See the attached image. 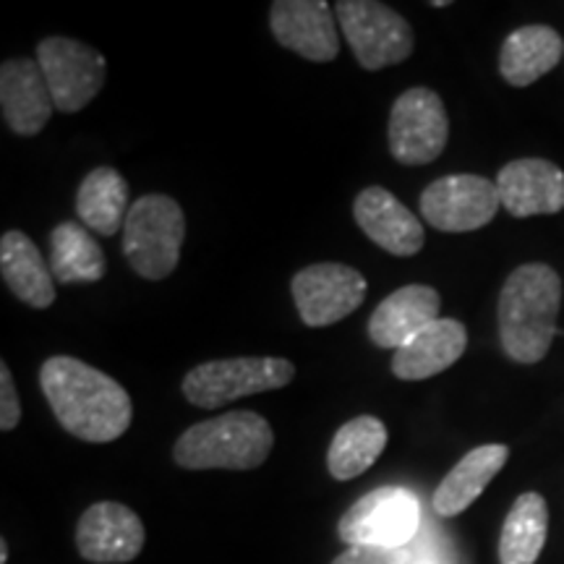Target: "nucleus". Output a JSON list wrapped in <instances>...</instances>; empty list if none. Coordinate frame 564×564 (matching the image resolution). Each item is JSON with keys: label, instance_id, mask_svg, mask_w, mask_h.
<instances>
[{"label": "nucleus", "instance_id": "3", "mask_svg": "<svg viewBox=\"0 0 564 564\" xmlns=\"http://www.w3.org/2000/svg\"><path fill=\"white\" fill-rule=\"evenodd\" d=\"M274 447V432L264 415L230 411L194 423L178 436L173 460L186 470H253Z\"/></svg>", "mask_w": 564, "mask_h": 564}, {"label": "nucleus", "instance_id": "16", "mask_svg": "<svg viewBox=\"0 0 564 564\" xmlns=\"http://www.w3.org/2000/svg\"><path fill=\"white\" fill-rule=\"evenodd\" d=\"M0 108L3 121L17 137H37L53 116V95L40 63L11 58L0 68Z\"/></svg>", "mask_w": 564, "mask_h": 564}, {"label": "nucleus", "instance_id": "4", "mask_svg": "<svg viewBox=\"0 0 564 564\" xmlns=\"http://www.w3.org/2000/svg\"><path fill=\"white\" fill-rule=\"evenodd\" d=\"M186 217L181 204L162 194H147L131 204L123 225V257L144 280H165L181 262Z\"/></svg>", "mask_w": 564, "mask_h": 564}, {"label": "nucleus", "instance_id": "9", "mask_svg": "<svg viewBox=\"0 0 564 564\" xmlns=\"http://www.w3.org/2000/svg\"><path fill=\"white\" fill-rule=\"evenodd\" d=\"M55 110L79 112L100 95L108 63L102 53L70 37H47L37 45V58Z\"/></svg>", "mask_w": 564, "mask_h": 564}, {"label": "nucleus", "instance_id": "8", "mask_svg": "<svg viewBox=\"0 0 564 564\" xmlns=\"http://www.w3.org/2000/svg\"><path fill=\"white\" fill-rule=\"evenodd\" d=\"M390 152L400 165H429L444 152L449 118L442 97L429 87L403 91L390 112Z\"/></svg>", "mask_w": 564, "mask_h": 564}, {"label": "nucleus", "instance_id": "29", "mask_svg": "<svg viewBox=\"0 0 564 564\" xmlns=\"http://www.w3.org/2000/svg\"><path fill=\"white\" fill-rule=\"evenodd\" d=\"M413 564H434V562H413Z\"/></svg>", "mask_w": 564, "mask_h": 564}, {"label": "nucleus", "instance_id": "14", "mask_svg": "<svg viewBox=\"0 0 564 564\" xmlns=\"http://www.w3.org/2000/svg\"><path fill=\"white\" fill-rule=\"evenodd\" d=\"M352 217L366 238L392 257H415L426 241L421 220L382 186H369L356 196Z\"/></svg>", "mask_w": 564, "mask_h": 564}, {"label": "nucleus", "instance_id": "13", "mask_svg": "<svg viewBox=\"0 0 564 564\" xmlns=\"http://www.w3.org/2000/svg\"><path fill=\"white\" fill-rule=\"evenodd\" d=\"M274 40L301 58L329 63L340 53L335 11L324 0H278L270 9Z\"/></svg>", "mask_w": 564, "mask_h": 564}, {"label": "nucleus", "instance_id": "20", "mask_svg": "<svg viewBox=\"0 0 564 564\" xmlns=\"http://www.w3.org/2000/svg\"><path fill=\"white\" fill-rule=\"evenodd\" d=\"M510 449L505 444H484L470 449L460 463L444 476V481L434 491V512L442 518H457L476 502L486 491L499 470L505 468Z\"/></svg>", "mask_w": 564, "mask_h": 564}, {"label": "nucleus", "instance_id": "2", "mask_svg": "<svg viewBox=\"0 0 564 564\" xmlns=\"http://www.w3.org/2000/svg\"><path fill=\"white\" fill-rule=\"evenodd\" d=\"M562 280L549 264L518 267L499 293V340L514 364H539L552 348Z\"/></svg>", "mask_w": 564, "mask_h": 564}, {"label": "nucleus", "instance_id": "5", "mask_svg": "<svg viewBox=\"0 0 564 564\" xmlns=\"http://www.w3.org/2000/svg\"><path fill=\"white\" fill-rule=\"evenodd\" d=\"M295 366L288 358L241 356L194 366L183 377V398L196 408H223L232 400L282 390L293 382Z\"/></svg>", "mask_w": 564, "mask_h": 564}, {"label": "nucleus", "instance_id": "21", "mask_svg": "<svg viewBox=\"0 0 564 564\" xmlns=\"http://www.w3.org/2000/svg\"><path fill=\"white\" fill-rule=\"evenodd\" d=\"M564 55L560 32L533 24L510 32L499 53V74L512 87H528L546 76Z\"/></svg>", "mask_w": 564, "mask_h": 564}, {"label": "nucleus", "instance_id": "11", "mask_svg": "<svg viewBox=\"0 0 564 564\" xmlns=\"http://www.w3.org/2000/svg\"><path fill=\"white\" fill-rule=\"evenodd\" d=\"M366 278L348 264L322 262L295 272L291 293L306 327H333L366 301Z\"/></svg>", "mask_w": 564, "mask_h": 564}, {"label": "nucleus", "instance_id": "25", "mask_svg": "<svg viewBox=\"0 0 564 564\" xmlns=\"http://www.w3.org/2000/svg\"><path fill=\"white\" fill-rule=\"evenodd\" d=\"M549 533L546 499L535 491H525L514 499L499 539V562L535 564L544 552Z\"/></svg>", "mask_w": 564, "mask_h": 564}, {"label": "nucleus", "instance_id": "28", "mask_svg": "<svg viewBox=\"0 0 564 564\" xmlns=\"http://www.w3.org/2000/svg\"><path fill=\"white\" fill-rule=\"evenodd\" d=\"M9 562V544H6V539L0 541V564Z\"/></svg>", "mask_w": 564, "mask_h": 564}, {"label": "nucleus", "instance_id": "24", "mask_svg": "<svg viewBox=\"0 0 564 564\" xmlns=\"http://www.w3.org/2000/svg\"><path fill=\"white\" fill-rule=\"evenodd\" d=\"M51 270L55 282L63 285L100 282L108 272V259L89 228L70 220L55 225L51 232Z\"/></svg>", "mask_w": 564, "mask_h": 564}, {"label": "nucleus", "instance_id": "15", "mask_svg": "<svg viewBox=\"0 0 564 564\" xmlns=\"http://www.w3.org/2000/svg\"><path fill=\"white\" fill-rule=\"evenodd\" d=\"M497 188L502 207L518 220L556 215L564 209V173L541 158L512 160L499 171Z\"/></svg>", "mask_w": 564, "mask_h": 564}, {"label": "nucleus", "instance_id": "17", "mask_svg": "<svg viewBox=\"0 0 564 564\" xmlns=\"http://www.w3.org/2000/svg\"><path fill=\"white\" fill-rule=\"evenodd\" d=\"M442 295L429 285H405L387 295L373 308L369 319V337L377 348L400 350L440 319Z\"/></svg>", "mask_w": 564, "mask_h": 564}, {"label": "nucleus", "instance_id": "10", "mask_svg": "<svg viewBox=\"0 0 564 564\" xmlns=\"http://www.w3.org/2000/svg\"><path fill=\"white\" fill-rule=\"evenodd\" d=\"M502 207L497 181L484 175H444L421 194V215L442 232H470L489 225Z\"/></svg>", "mask_w": 564, "mask_h": 564}, {"label": "nucleus", "instance_id": "19", "mask_svg": "<svg viewBox=\"0 0 564 564\" xmlns=\"http://www.w3.org/2000/svg\"><path fill=\"white\" fill-rule=\"evenodd\" d=\"M0 272L6 285L21 303L47 308L55 301V278L51 262L42 259L37 246L21 230H6L0 238Z\"/></svg>", "mask_w": 564, "mask_h": 564}, {"label": "nucleus", "instance_id": "7", "mask_svg": "<svg viewBox=\"0 0 564 564\" xmlns=\"http://www.w3.org/2000/svg\"><path fill=\"white\" fill-rule=\"evenodd\" d=\"M335 17L352 55L366 70L398 66L411 58L413 30L390 6L377 0H340Z\"/></svg>", "mask_w": 564, "mask_h": 564}, {"label": "nucleus", "instance_id": "22", "mask_svg": "<svg viewBox=\"0 0 564 564\" xmlns=\"http://www.w3.org/2000/svg\"><path fill=\"white\" fill-rule=\"evenodd\" d=\"M129 209V183L116 167H95L76 192V215L84 228L100 236H116Z\"/></svg>", "mask_w": 564, "mask_h": 564}, {"label": "nucleus", "instance_id": "27", "mask_svg": "<svg viewBox=\"0 0 564 564\" xmlns=\"http://www.w3.org/2000/svg\"><path fill=\"white\" fill-rule=\"evenodd\" d=\"M333 564H408V560L400 549L348 546Z\"/></svg>", "mask_w": 564, "mask_h": 564}, {"label": "nucleus", "instance_id": "12", "mask_svg": "<svg viewBox=\"0 0 564 564\" xmlns=\"http://www.w3.org/2000/svg\"><path fill=\"white\" fill-rule=\"evenodd\" d=\"M144 523L121 502H97L76 525V549L87 562L123 564L144 549Z\"/></svg>", "mask_w": 564, "mask_h": 564}, {"label": "nucleus", "instance_id": "26", "mask_svg": "<svg viewBox=\"0 0 564 564\" xmlns=\"http://www.w3.org/2000/svg\"><path fill=\"white\" fill-rule=\"evenodd\" d=\"M21 421V400L13 384L11 369L6 364H0V429L11 432Z\"/></svg>", "mask_w": 564, "mask_h": 564}, {"label": "nucleus", "instance_id": "1", "mask_svg": "<svg viewBox=\"0 0 564 564\" xmlns=\"http://www.w3.org/2000/svg\"><path fill=\"white\" fill-rule=\"evenodd\" d=\"M40 387L68 434L84 442H116L129 432L133 403L116 379L74 356L42 364Z\"/></svg>", "mask_w": 564, "mask_h": 564}, {"label": "nucleus", "instance_id": "6", "mask_svg": "<svg viewBox=\"0 0 564 564\" xmlns=\"http://www.w3.org/2000/svg\"><path fill=\"white\" fill-rule=\"evenodd\" d=\"M421 525L419 499L400 486H382L364 494L337 523V533L348 546L403 549Z\"/></svg>", "mask_w": 564, "mask_h": 564}, {"label": "nucleus", "instance_id": "18", "mask_svg": "<svg viewBox=\"0 0 564 564\" xmlns=\"http://www.w3.org/2000/svg\"><path fill=\"white\" fill-rule=\"evenodd\" d=\"M465 348H468L465 324L457 319H436L411 343L394 350L392 373L405 382L436 377V373L447 371L449 366L460 361Z\"/></svg>", "mask_w": 564, "mask_h": 564}, {"label": "nucleus", "instance_id": "23", "mask_svg": "<svg viewBox=\"0 0 564 564\" xmlns=\"http://www.w3.org/2000/svg\"><path fill=\"white\" fill-rule=\"evenodd\" d=\"M387 426L377 415H356L343 423L333 436L327 453V468L337 481H350L358 478L379 460L387 449Z\"/></svg>", "mask_w": 564, "mask_h": 564}]
</instances>
